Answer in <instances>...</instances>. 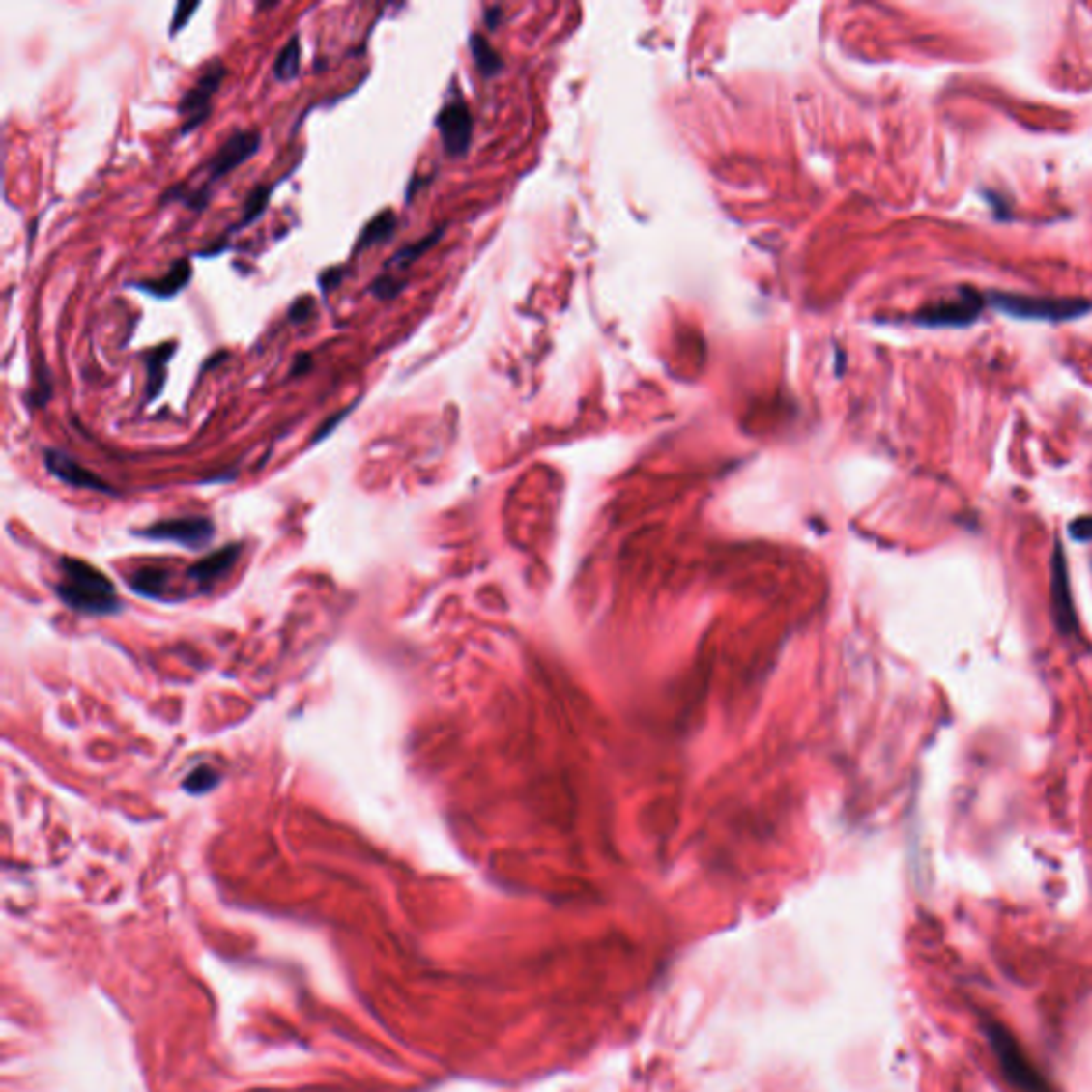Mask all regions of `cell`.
<instances>
[{"label": "cell", "instance_id": "6da1fadb", "mask_svg": "<svg viewBox=\"0 0 1092 1092\" xmlns=\"http://www.w3.org/2000/svg\"><path fill=\"white\" fill-rule=\"evenodd\" d=\"M56 593L71 609L86 615H111L120 611L116 587L105 574L75 558L60 560Z\"/></svg>", "mask_w": 1092, "mask_h": 1092}, {"label": "cell", "instance_id": "7a4b0ae2", "mask_svg": "<svg viewBox=\"0 0 1092 1092\" xmlns=\"http://www.w3.org/2000/svg\"><path fill=\"white\" fill-rule=\"evenodd\" d=\"M998 312L1016 318H1035V321H1071L1090 312V303L1084 299H1052V297H1028L1012 293H991L986 297Z\"/></svg>", "mask_w": 1092, "mask_h": 1092}, {"label": "cell", "instance_id": "3957f363", "mask_svg": "<svg viewBox=\"0 0 1092 1092\" xmlns=\"http://www.w3.org/2000/svg\"><path fill=\"white\" fill-rule=\"evenodd\" d=\"M226 77V67L220 58H212L203 67L192 88L184 92L178 102V113L182 118L180 135L187 137L190 132L201 129L212 113V101L218 95L222 81Z\"/></svg>", "mask_w": 1092, "mask_h": 1092}, {"label": "cell", "instance_id": "277c9868", "mask_svg": "<svg viewBox=\"0 0 1092 1092\" xmlns=\"http://www.w3.org/2000/svg\"><path fill=\"white\" fill-rule=\"evenodd\" d=\"M988 1039H991V1048L998 1058V1065H1001L1005 1078L1016 1088L1024 1092H1052L1044 1076L1026 1058L1024 1049L1020 1048L1009 1030L998 1024H991L988 1026Z\"/></svg>", "mask_w": 1092, "mask_h": 1092}, {"label": "cell", "instance_id": "5b68a950", "mask_svg": "<svg viewBox=\"0 0 1092 1092\" xmlns=\"http://www.w3.org/2000/svg\"><path fill=\"white\" fill-rule=\"evenodd\" d=\"M263 146V137L259 130H235L231 132V137H226V141L222 146L214 152V157L205 162V175H208V182L203 184V187L212 188L216 182L224 180L226 175L231 171H235L237 167H242V164L248 162L250 158H254L256 154H259Z\"/></svg>", "mask_w": 1092, "mask_h": 1092}, {"label": "cell", "instance_id": "8992f818", "mask_svg": "<svg viewBox=\"0 0 1092 1092\" xmlns=\"http://www.w3.org/2000/svg\"><path fill=\"white\" fill-rule=\"evenodd\" d=\"M984 303V295L971 291V288H963L954 297L922 310L918 323L924 327H968L980 318Z\"/></svg>", "mask_w": 1092, "mask_h": 1092}, {"label": "cell", "instance_id": "52a82bcc", "mask_svg": "<svg viewBox=\"0 0 1092 1092\" xmlns=\"http://www.w3.org/2000/svg\"><path fill=\"white\" fill-rule=\"evenodd\" d=\"M436 129L448 157H463L472 143V113L461 97L448 99L436 116Z\"/></svg>", "mask_w": 1092, "mask_h": 1092}, {"label": "cell", "instance_id": "ba28073f", "mask_svg": "<svg viewBox=\"0 0 1092 1092\" xmlns=\"http://www.w3.org/2000/svg\"><path fill=\"white\" fill-rule=\"evenodd\" d=\"M137 533L150 540H169L182 546H190V549H199V546L208 544L214 535V523L205 517L167 519L154 523L146 530H139Z\"/></svg>", "mask_w": 1092, "mask_h": 1092}, {"label": "cell", "instance_id": "9c48e42d", "mask_svg": "<svg viewBox=\"0 0 1092 1092\" xmlns=\"http://www.w3.org/2000/svg\"><path fill=\"white\" fill-rule=\"evenodd\" d=\"M43 463H45V470L51 474V476L58 478L60 482L69 484V487L88 489V491H97V493H116L105 480L97 476L95 472H90L88 468L81 466V463L75 457L67 455V452H63V450L45 448L43 450Z\"/></svg>", "mask_w": 1092, "mask_h": 1092}, {"label": "cell", "instance_id": "30bf717a", "mask_svg": "<svg viewBox=\"0 0 1092 1092\" xmlns=\"http://www.w3.org/2000/svg\"><path fill=\"white\" fill-rule=\"evenodd\" d=\"M192 282V263L190 259H178L173 261L169 272L162 277H154V280H137L127 282L129 288H135L137 293L148 295L158 302H169V299L178 297L184 288Z\"/></svg>", "mask_w": 1092, "mask_h": 1092}, {"label": "cell", "instance_id": "8fae6325", "mask_svg": "<svg viewBox=\"0 0 1092 1092\" xmlns=\"http://www.w3.org/2000/svg\"><path fill=\"white\" fill-rule=\"evenodd\" d=\"M178 353V342H162L158 346H154L146 353L141 355L143 365H146V401L152 404V401H157L160 397V393L164 390V385H167V367H169V360L173 359V355Z\"/></svg>", "mask_w": 1092, "mask_h": 1092}, {"label": "cell", "instance_id": "7c38bea8", "mask_svg": "<svg viewBox=\"0 0 1092 1092\" xmlns=\"http://www.w3.org/2000/svg\"><path fill=\"white\" fill-rule=\"evenodd\" d=\"M395 233H397V214H395V210H390V208L380 210L376 216H372V218H369L363 224V229L359 231L353 250H350V256L355 259V256L376 248V245L388 244L395 237Z\"/></svg>", "mask_w": 1092, "mask_h": 1092}, {"label": "cell", "instance_id": "4fadbf2b", "mask_svg": "<svg viewBox=\"0 0 1092 1092\" xmlns=\"http://www.w3.org/2000/svg\"><path fill=\"white\" fill-rule=\"evenodd\" d=\"M237 558H240V546L231 544L226 546V549L216 551L208 555V558H203L201 561L194 563L188 570V576L192 581H197L201 587L212 585L216 579H220L224 572H229L233 568Z\"/></svg>", "mask_w": 1092, "mask_h": 1092}, {"label": "cell", "instance_id": "5bb4252c", "mask_svg": "<svg viewBox=\"0 0 1092 1092\" xmlns=\"http://www.w3.org/2000/svg\"><path fill=\"white\" fill-rule=\"evenodd\" d=\"M299 71H302V41H299V35H293L286 41L284 47L277 51L273 77L280 84H291V81L299 77Z\"/></svg>", "mask_w": 1092, "mask_h": 1092}, {"label": "cell", "instance_id": "9a60e30c", "mask_svg": "<svg viewBox=\"0 0 1092 1092\" xmlns=\"http://www.w3.org/2000/svg\"><path fill=\"white\" fill-rule=\"evenodd\" d=\"M277 184H265V187H254L250 190L248 197L244 201V208H242V218L237 222L231 231H244L252 226L254 222L261 220V216L270 208V199L275 190Z\"/></svg>", "mask_w": 1092, "mask_h": 1092}, {"label": "cell", "instance_id": "2e32d148", "mask_svg": "<svg viewBox=\"0 0 1092 1092\" xmlns=\"http://www.w3.org/2000/svg\"><path fill=\"white\" fill-rule=\"evenodd\" d=\"M442 235H445V226H440V229H436L434 233H429L427 237H422V240L417 242V244H408V245H404V248H399V250L385 263V272H390V270H393V272H395V270H408V267H410L412 263H417L422 254L434 248V245L440 242Z\"/></svg>", "mask_w": 1092, "mask_h": 1092}, {"label": "cell", "instance_id": "e0dca14e", "mask_svg": "<svg viewBox=\"0 0 1092 1092\" xmlns=\"http://www.w3.org/2000/svg\"><path fill=\"white\" fill-rule=\"evenodd\" d=\"M33 380H35V388L28 390V397H26L28 406L30 408H43V406H47V401L54 397V380H51V369L47 367V363L41 355L37 359Z\"/></svg>", "mask_w": 1092, "mask_h": 1092}, {"label": "cell", "instance_id": "ac0fdd59", "mask_svg": "<svg viewBox=\"0 0 1092 1092\" xmlns=\"http://www.w3.org/2000/svg\"><path fill=\"white\" fill-rule=\"evenodd\" d=\"M470 51H472V58L474 63H476V69L484 77H491L496 75L500 67H502V60L496 54V49L489 45V41L474 33L470 37Z\"/></svg>", "mask_w": 1092, "mask_h": 1092}, {"label": "cell", "instance_id": "d6986e66", "mask_svg": "<svg viewBox=\"0 0 1092 1092\" xmlns=\"http://www.w3.org/2000/svg\"><path fill=\"white\" fill-rule=\"evenodd\" d=\"M167 583H169V574L157 568L139 570L132 574L130 579L132 591H137L146 597H157V600L162 597V591H167Z\"/></svg>", "mask_w": 1092, "mask_h": 1092}, {"label": "cell", "instance_id": "ffe728a7", "mask_svg": "<svg viewBox=\"0 0 1092 1092\" xmlns=\"http://www.w3.org/2000/svg\"><path fill=\"white\" fill-rule=\"evenodd\" d=\"M406 280L404 277H399L395 272H385L380 275H376L372 282L367 286V293H372L380 302H390V299H395L401 295V291L406 288Z\"/></svg>", "mask_w": 1092, "mask_h": 1092}, {"label": "cell", "instance_id": "44dd1931", "mask_svg": "<svg viewBox=\"0 0 1092 1092\" xmlns=\"http://www.w3.org/2000/svg\"><path fill=\"white\" fill-rule=\"evenodd\" d=\"M220 783V775L216 772L212 766H199L194 768L192 772H188V777L184 779V790L188 791V794H208L216 786Z\"/></svg>", "mask_w": 1092, "mask_h": 1092}, {"label": "cell", "instance_id": "7402d4cb", "mask_svg": "<svg viewBox=\"0 0 1092 1092\" xmlns=\"http://www.w3.org/2000/svg\"><path fill=\"white\" fill-rule=\"evenodd\" d=\"M359 404H360V397H359V399H355V401H353V404H350V406H346V408H342V410H339V412H335V415H331V417H329V418H325V422H321V427H318V429L314 431V436H312V440H310V445L314 446V445H318V442H321L323 438H329V436H331V434H333V431H335V429H337L339 425H342V422H344V420H346V418L350 417V412H353V410H355V408H357Z\"/></svg>", "mask_w": 1092, "mask_h": 1092}, {"label": "cell", "instance_id": "603a6c76", "mask_svg": "<svg viewBox=\"0 0 1092 1092\" xmlns=\"http://www.w3.org/2000/svg\"><path fill=\"white\" fill-rule=\"evenodd\" d=\"M316 312V302L312 295H302L297 297L295 302L288 305V321L291 325H303L310 321Z\"/></svg>", "mask_w": 1092, "mask_h": 1092}, {"label": "cell", "instance_id": "cb8c5ba5", "mask_svg": "<svg viewBox=\"0 0 1092 1092\" xmlns=\"http://www.w3.org/2000/svg\"><path fill=\"white\" fill-rule=\"evenodd\" d=\"M201 9V3H178L173 9V17H171V26H169V37H178L180 30H184L188 26V22L192 19V15L197 14Z\"/></svg>", "mask_w": 1092, "mask_h": 1092}, {"label": "cell", "instance_id": "d4e9b609", "mask_svg": "<svg viewBox=\"0 0 1092 1092\" xmlns=\"http://www.w3.org/2000/svg\"><path fill=\"white\" fill-rule=\"evenodd\" d=\"M346 277V267L344 265H333V267H327L321 273H318V288H321L323 297L327 299L331 295L335 288L342 284V280Z\"/></svg>", "mask_w": 1092, "mask_h": 1092}, {"label": "cell", "instance_id": "484cf974", "mask_svg": "<svg viewBox=\"0 0 1092 1092\" xmlns=\"http://www.w3.org/2000/svg\"><path fill=\"white\" fill-rule=\"evenodd\" d=\"M312 367H314V357L310 353H297L291 369H288V376L291 378L305 376L307 372H312Z\"/></svg>", "mask_w": 1092, "mask_h": 1092}, {"label": "cell", "instance_id": "4316f807", "mask_svg": "<svg viewBox=\"0 0 1092 1092\" xmlns=\"http://www.w3.org/2000/svg\"><path fill=\"white\" fill-rule=\"evenodd\" d=\"M226 357H229V353H216V355H212V357H210V360H208V363H203V365H201V374H203V372H210V369H212V367H216V365L224 363Z\"/></svg>", "mask_w": 1092, "mask_h": 1092}]
</instances>
